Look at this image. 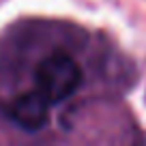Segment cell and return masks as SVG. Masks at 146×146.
I'll list each match as a JSON object with an SVG mask.
<instances>
[{"mask_svg": "<svg viewBox=\"0 0 146 146\" xmlns=\"http://www.w3.org/2000/svg\"><path fill=\"white\" fill-rule=\"evenodd\" d=\"M35 82L36 90L50 103H62L80 90L84 82V73L71 54L54 52L36 64Z\"/></svg>", "mask_w": 146, "mask_h": 146, "instance_id": "obj_1", "label": "cell"}, {"mask_svg": "<svg viewBox=\"0 0 146 146\" xmlns=\"http://www.w3.org/2000/svg\"><path fill=\"white\" fill-rule=\"evenodd\" d=\"M9 114L22 129H26V131H39L50 120V101L39 90L24 92V95L13 99V103L9 105Z\"/></svg>", "mask_w": 146, "mask_h": 146, "instance_id": "obj_2", "label": "cell"}]
</instances>
